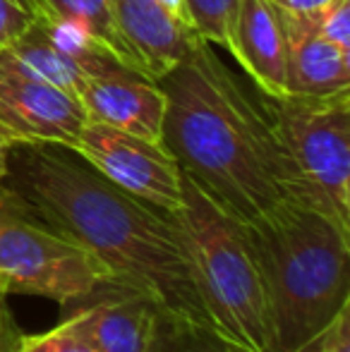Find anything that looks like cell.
I'll return each instance as SVG.
<instances>
[{"label":"cell","mask_w":350,"mask_h":352,"mask_svg":"<svg viewBox=\"0 0 350 352\" xmlns=\"http://www.w3.org/2000/svg\"><path fill=\"white\" fill-rule=\"evenodd\" d=\"M3 161L0 185L87 247L111 271L116 290L140 292L173 319L214 329L175 213L120 190L75 146L8 142Z\"/></svg>","instance_id":"6da1fadb"},{"label":"cell","mask_w":350,"mask_h":352,"mask_svg":"<svg viewBox=\"0 0 350 352\" xmlns=\"http://www.w3.org/2000/svg\"><path fill=\"white\" fill-rule=\"evenodd\" d=\"M156 84L166 96L161 146L226 213L250 223L295 199L298 180L276 132L271 98L266 106L254 101L209 41L192 38Z\"/></svg>","instance_id":"7a4b0ae2"},{"label":"cell","mask_w":350,"mask_h":352,"mask_svg":"<svg viewBox=\"0 0 350 352\" xmlns=\"http://www.w3.org/2000/svg\"><path fill=\"white\" fill-rule=\"evenodd\" d=\"M245 230L264 283L271 352H305L350 305V232L295 199Z\"/></svg>","instance_id":"3957f363"},{"label":"cell","mask_w":350,"mask_h":352,"mask_svg":"<svg viewBox=\"0 0 350 352\" xmlns=\"http://www.w3.org/2000/svg\"><path fill=\"white\" fill-rule=\"evenodd\" d=\"M175 218L214 331L252 352H271L266 292L245 223L226 213L187 175Z\"/></svg>","instance_id":"277c9868"},{"label":"cell","mask_w":350,"mask_h":352,"mask_svg":"<svg viewBox=\"0 0 350 352\" xmlns=\"http://www.w3.org/2000/svg\"><path fill=\"white\" fill-rule=\"evenodd\" d=\"M106 285L113 287L111 271L87 247L0 185V295H36L70 305Z\"/></svg>","instance_id":"5b68a950"},{"label":"cell","mask_w":350,"mask_h":352,"mask_svg":"<svg viewBox=\"0 0 350 352\" xmlns=\"http://www.w3.org/2000/svg\"><path fill=\"white\" fill-rule=\"evenodd\" d=\"M278 140L298 180L295 201L350 232V89L271 101Z\"/></svg>","instance_id":"8992f818"},{"label":"cell","mask_w":350,"mask_h":352,"mask_svg":"<svg viewBox=\"0 0 350 352\" xmlns=\"http://www.w3.org/2000/svg\"><path fill=\"white\" fill-rule=\"evenodd\" d=\"M75 148L101 175L137 199L171 213L180 209L182 173L161 144L87 120Z\"/></svg>","instance_id":"52a82bcc"},{"label":"cell","mask_w":350,"mask_h":352,"mask_svg":"<svg viewBox=\"0 0 350 352\" xmlns=\"http://www.w3.org/2000/svg\"><path fill=\"white\" fill-rule=\"evenodd\" d=\"M89 120L75 94L43 82L0 77V137L5 142H58L75 146Z\"/></svg>","instance_id":"ba28073f"},{"label":"cell","mask_w":350,"mask_h":352,"mask_svg":"<svg viewBox=\"0 0 350 352\" xmlns=\"http://www.w3.org/2000/svg\"><path fill=\"white\" fill-rule=\"evenodd\" d=\"M228 53L266 98L288 96V51L274 0H238Z\"/></svg>","instance_id":"9c48e42d"},{"label":"cell","mask_w":350,"mask_h":352,"mask_svg":"<svg viewBox=\"0 0 350 352\" xmlns=\"http://www.w3.org/2000/svg\"><path fill=\"white\" fill-rule=\"evenodd\" d=\"M288 51V96H324L350 89V53L329 41L314 12L278 8Z\"/></svg>","instance_id":"30bf717a"},{"label":"cell","mask_w":350,"mask_h":352,"mask_svg":"<svg viewBox=\"0 0 350 352\" xmlns=\"http://www.w3.org/2000/svg\"><path fill=\"white\" fill-rule=\"evenodd\" d=\"M89 120L130 132L142 140L161 144L166 116V96L156 79L108 77L89 79L80 91Z\"/></svg>","instance_id":"8fae6325"},{"label":"cell","mask_w":350,"mask_h":352,"mask_svg":"<svg viewBox=\"0 0 350 352\" xmlns=\"http://www.w3.org/2000/svg\"><path fill=\"white\" fill-rule=\"evenodd\" d=\"M111 10L125 46L151 79L168 72L197 36L159 0H111Z\"/></svg>","instance_id":"7c38bea8"},{"label":"cell","mask_w":350,"mask_h":352,"mask_svg":"<svg viewBox=\"0 0 350 352\" xmlns=\"http://www.w3.org/2000/svg\"><path fill=\"white\" fill-rule=\"evenodd\" d=\"M77 314L98 352H149L161 309L140 292L118 290Z\"/></svg>","instance_id":"4fadbf2b"},{"label":"cell","mask_w":350,"mask_h":352,"mask_svg":"<svg viewBox=\"0 0 350 352\" xmlns=\"http://www.w3.org/2000/svg\"><path fill=\"white\" fill-rule=\"evenodd\" d=\"M0 77L51 84L67 94H75L77 98L87 82L75 63L58 51L36 24H32L22 36L0 48Z\"/></svg>","instance_id":"5bb4252c"},{"label":"cell","mask_w":350,"mask_h":352,"mask_svg":"<svg viewBox=\"0 0 350 352\" xmlns=\"http://www.w3.org/2000/svg\"><path fill=\"white\" fill-rule=\"evenodd\" d=\"M27 3L32 8V12L70 19V22L85 27L94 38L106 43L111 51H116L127 65L144 74L140 63H137V58L130 53V48L125 46L120 32H118L116 17H113V10H111V0H27Z\"/></svg>","instance_id":"9a60e30c"},{"label":"cell","mask_w":350,"mask_h":352,"mask_svg":"<svg viewBox=\"0 0 350 352\" xmlns=\"http://www.w3.org/2000/svg\"><path fill=\"white\" fill-rule=\"evenodd\" d=\"M149 352H252L233 340L223 338L209 326L173 319L161 311L156 319Z\"/></svg>","instance_id":"2e32d148"},{"label":"cell","mask_w":350,"mask_h":352,"mask_svg":"<svg viewBox=\"0 0 350 352\" xmlns=\"http://www.w3.org/2000/svg\"><path fill=\"white\" fill-rule=\"evenodd\" d=\"M187 24L199 38L228 51L238 0H182Z\"/></svg>","instance_id":"e0dca14e"},{"label":"cell","mask_w":350,"mask_h":352,"mask_svg":"<svg viewBox=\"0 0 350 352\" xmlns=\"http://www.w3.org/2000/svg\"><path fill=\"white\" fill-rule=\"evenodd\" d=\"M14 352H98L82 324L80 314L67 316L56 329L39 336H22Z\"/></svg>","instance_id":"ac0fdd59"},{"label":"cell","mask_w":350,"mask_h":352,"mask_svg":"<svg viewBox=\"0 0 350 352\" xmlns=\"http://www.w3.org/2000/svg\"><path fill=\"white\" fill-rule=\"evenodd\" d=\"M314 14L324 36L350 53V0H331Z\"/></svg>","instance_id":"d6986e66"},{"label":"cell","mask_w":350,"mask_h":352,"mask_svg":"<svg viewBox=\"0 0 350 352\" xmlns=\"http://www.w3.org/2000/svg\"><path fill=\"white\" fill-rule=\"evenodd\" d=\"M34 24V12L27 0H0V48L22 36Z\"/></svg>","instance_id":"ffe728a7"},{"label":"cell","mask_w":350,"mask_h":352,"mask_svg":"<svg viewBox=\"0 0 350 352\" xmlns=\"http://www.w3.org/2000/svg\"><path fill=\"white\" fill-rule=\"evenodd\" d=\"M305 352H350V305L333 316L324 333Z\"/></svg>","instance_id":"44dd1931"},{"label":"cell","mask_w":350,"mask_h":352,"mask_svg":"<svg viewBox=\"0 0 350 352\" xmlns=\"http://www.w3.org/2000/svg\"><path fill=\"white\" fill-rule=\"evenodd\" d=\"M19 338H22V333L17 331L12 316H10V309L5 305V295H0V352H14Z\"/></svg>","instance_id":"7402d4cb"},{"label":"cell","mask_w":350,"mask_h":352,"mask_svg":"<svg viewBox=\"0 0 350 352\" xmlns=\"http://www.w3.org/2000/svg\"><path fill=\"white\" fill-rule=\"evenodd\" d=\"M278 8L290 10V12H314V10H322L331 0H274Z\"/></svg>","instance_id":"603a6c76"},{"label":"cell","mask_w":350,"mask_h":352,"mask_svg":"<svg viewBox=\"0 0 350 352\" xmlns=\"http://www.w3.org/2000/svg\"><path fill=\"white\" fill-rule=\"evenodd\" d=\"M161 5H164L166 10H171V12L175 14V17H180L182 22L187 24V14H185V5H182V0H159ZM192 29V27H190Z\"/></svg>","instance_id":"cb8c5ba5"},{"label":"cell","mask_w":350,"mask_h":352,"mask_svg":"<svg viewBox=\"0 0 350 352\" xmlns=\"http://www.w3.org/2000/svg\"><path fill=\"white\" fill-rule=\"evenodd\" d=\"M5 142L3 137H0V177H3V170H5V161H3V156H5Z\"/></svg>","instance_id":"d4e9b609"}]
</instances>
